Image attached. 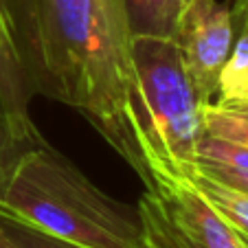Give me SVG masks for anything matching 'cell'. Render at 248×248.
<instances>
[{
	"label": "cell",
	"mask_w": 248,
	"mask_h": 248,
	"mask_svg": "<svg viewBox=\"0 0 248 248\" xmlns=\"http://www.w3.org/2000/svg\"><path fill=\"white\" fill-rule=\"evenodd\" d=\"M0 229L18 248H79V246H73V244L60 242L55 237H48V235L40 233V231L31 229V226L18 224V222L0 220Z\"/></svg>",
	"instance_id": "obj_12"
},
{
	"label": "cell",
	"mask_w": 248,
	"mask_h": 248,
	"mask_svg": "<svg viewBox=\"0 0 248 248\" xmlns=\"http://www.w3.org/2000/svg\"><path fill=\"white\" fill-rule=\"evenodd\" d=\"M193 169L248 196V147L204 134L198 143Z\"/></svg>",
	"instance_id": "obj_7"
},
{
	"label": "cell",
	"mask_w": 248,
	"mask_h": 248,
	"mask_svg": "<svg viewBox=\"0 0 248 248\" xmlns=\"http://www.w3.org/2000/svg\"><path fill=\"white\" fill-rule=\"evenodd\" d=\"M27 93L0 90V185L27 152L46 145L27 110Z\"/></svg>",
	"instance_id": "obj_6"
},
{
	"label": "cell",
	"mask_w": 248,
	"mask_h": 248,
	"mask_svg": "<svg viewBox=\"0 0 248 248\" xmlns=\"http://www.w3.org/2000/svg\"><path fill=\"white\" fill-rule=\"evenodd\" d=\"M187 2H189V0H183V5H187Z\"/></svg>",
	"instance_id": "obj_16"
},
{
	"label": "cell",
	"mask_w": 248,
	"mask_h": 248,
	"mask_svg": "<svg viewBox=\"0 0 248 248\" xmlns=\"http://www.w3.org/2000/svg\"><path fill=\"white\" fill-rule=\"evenodd\" d=\"M233 46L217 84V99L248 101V0H233Z\"/></svg>",
	"instance_id": "obj_8"
},
{
	"label": "cell",
	"mask_w": 248,
	"mask_h": 248,
	"mask_svg": "<svg viewBox=\"0 0 248 248\" xmlns=\"http://www.w3.org/2000/svg\"><path fill=\"white\" fill-rule=\"evenodd\" d=\"M132 60L156 156V187L193 171L204 136L202 101L176 40L132 38ZM154 187V189H156Z\"/></svg>",
	"instance_id": "obj_3"
},
{
	"label": "cell",
	"mask_w": 248,
	"mask_h": 248,
	"mask_svg": "<svg viewBox=\"0 0 248 248\" xmlns=\"http://www.w3.org/2000/svg\"><path fill=\"white\" fill-rule=\"evenodd\" d=\"M0 248H18L5 233H2V229H0Z\"/></svg>",
	"instance_id": "obj_15"
},
{
	"label": "cell",
	"mask_w": 248,
	"mask_h": 248,
	"mask_svg": "<svg viewBox=\"0 0 248 248\" xmlns=\"http://www.w3.org/2000/svg\"><path fill=\"white\" fill-rule=\"evenodd\" d=\"M0 90L27 93L29 79H27V73H24L22 66H0Z\"/></svg>",
	"instance_id": "obj_14"
},
{
	"label": "cell",
	"mask_w": 248,
	"mask_h": 248,
	"mask_svg": "<svg viewBox=\"0 0 248 248\" xmlns=\"http://www.w3.org/2000/svg\"><path fill=\"white\" fill-rule=\"evenodd\" d=\"M132 38L176 40L183 0H123Z\"/></svg>",
	"instance_id": "obj_9"
},
{
	"label": "cell",
	"mask_w": 248,
	"mask_h": 248,
	"mask_svg": "<svg viewBox=\"0 0 248 248\" xmlns=\"http://www.w3.org/2000/svg\"><path fill=\"white\" fill-rule=\"evenodd\" d=\"M147 248H248L189 178L145 189L136 204Z\"/></svg>",
	"instance_id": "obj_4"
},
{
	"label": "cell",
	"mask_w": 248,
	"mask_h": 248,
	"mask_svg": "<svg viewBox=\"0 0 248 248\" xmlns=\"http://www.w3.org/2000/svg\"><path fill=\"white\" fill-rule=\"evenodd\" d=\"M0 220L79 248H147L136 209L99 191L48 145L27 152L0 185Z\"/></svg>",
	"instance_id": "obj_2"
},
{
	"label": "cell",
	"mask_w": 248,
	"mask_h": 248,
	"mask_svg": "<svg viewBox=\"0 0 248 248\" xmlns=\"http://www.w3.org/2000/svg\"><path fill=\"white\" fill-rule=\"evenodd\" d=\"M0 66H22L14 18L5 0H0Z\"/></svg>",
	"instance_id": "obj_13"
},
{
	"label": "cell",
	"mask_w": 248,
	"mask_h": 248,
	"mask_svg": "<svg viewBox=\"0 0 248 248\" xmlns=\"http://www.w3.org/2000/svg\"><path fill=\"white\" fill-rule=\"evenodd\" d=\"M235 35L231 5L217 0H189L176 31V42L183 53L189 77L202 101L211 103L217 94L220 75L231 55Z\"/></svg>",
	"instance_id": "obj_5"
},
{
	"label": "cell",
	"mask_w": 248,
	"mask_h": 248,
	"mask_svg": "<svg viewBox=\"0 0 248 248\" xmlns=\"http://www.w3.org/2000/svg\"><path fill=\"white\" fill-rule=\"evenodd\" d=\"M204 134L248 147V101H211L202 108Z\"/></svg>",
	"instance_id": "obj_11"
},
{
	"label": "cell",
	"mask_w": 248,
	"mask_h": 248,
	"mask_svg": "<svg viewBox=\"0 0 248 248\" xmlns=\"http://www.w3.org/2000/svg\"><path fill=\"white\" fill-rule=\"evenodd\" d=\"M189 180L211 204L216 206L217 213L224 216L239 231V235L248 242V196L246 193L226 187V185L217 183L216 178L196 171V169L189 173Z\"/></svg>",
	"instance_id": "obj_10"
},
{
	"label": "cell",
	"mask_w": 248,
	"mask_h": 248,
	"mask_svg": "<svg viewBox=\"0 0 248 248\" xmlns=\"http://www.w3.org/2000/svg\"><path fill=\"white\" fill-rule=\"evenodd\" d=\"M11 11L29 84L75 108L156 187V156L132 60L123 0H16Z\"/></svg>",
	"instance_id": "obj_1"
}]
</instances>
